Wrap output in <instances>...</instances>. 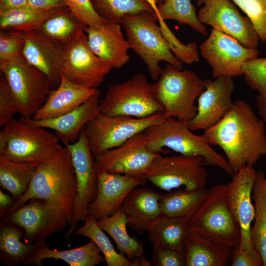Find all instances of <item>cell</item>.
I'll list each match as a JSON object with an SVG mask.
<instances>
[{
  "label": "cell",
  "mask_w": 266,
  "mask_h": 266,
  "mask_svg": "<svg viewBox=\"0 0 266 266\" xmlns=\"http://www.w3.org/2000/svg\"><path fill=\"white\" fill-rule=\"evenodd\" d=\"M265 123L250 104L238 100L221 121L202 134L211 146L221 148L235 173L244 166H253L266 155Z\"/></svg>",
  "instance_id": "6da1fadb"
},
{
  "label": "cell",
  "mask_w": 266,
  "mask_h": 266,
  "mask_svg": "<svg viewBox=\"0 0 266 266\" xmlns=\"http://www.w3.org/2000/svg\"><path fill=\"white\" fill-rule=\"evenodd\" d=\"M77 193L74 169L67 146H59L53 156L35 168L25 193L8 210L10 213L33 199L59 206L71 223Z\"/></svg>",
  "instance_id": "7a4b0ae2"
},
{
  "label": "cell",
  "mask_w": 266,
  "mask_h": 266,
  "mask_svg": "<svg viewBox=\"0 0 266 266\" xmlns=\"http://www.w3.org/2000/svg\"><path fill=\"white\" fill-rule=\"evenodd\" d=\"M147 149L155 153L164 152L167 147L187 156L201 157L206 166L218 167L233 176L227 159L213 149L203 134L197 135L188 122L175 118L164 119L143 132Z\"/></svg>",
  "instance_id": "3957f363"
},
{
  "label": "cell",
  "mask_w": 266,
  "mask_h": 266,
  "mask_svg": "<svg viewBox=\"0 0 266 266\" xmlns=\"http://www.w3.org/2000/svg\"><path fill=\"white\" fill-rule=\"evenodd\" d=\"M157 22L154 12L148 11L126 15L121 22L130 49L141 59L151 77L156 81L163 70L159 66L161 62H166L180 69L183 63L172 53Z\"/></svg>",
  "instance_id": "277c9868"
},
{
  "label": "cell",
  "mask_w": 266,
  "mask_h": 266,
  "mask_svg": "<svg viewBox=\"0 0 266 266\" xmlns=\"http://www.w3.org/2000/svg\"><path fill=\"white\" fill-rule=\"evenodd\" d=\"M56 134L13 119L0 131V155L36 168L50 159L59 146Z\"/></svg>",
  "instance_id": "5b68a950"
},
{
  "label": "cell",
  "mask_w": 266,
  "mask_h": 266,
  "mask_svg": "<svg viewBox=\"0 0 266 266\" xmlns=\"http://www.w3.org/2000/svg\"><path fill=\"white\" fill-rule=\"evenodd\" d=\"M157 98L164 108V119L188 122L196 115V100L205 88L204 80L194 72L168 64L155 83Z\"/></svg>",
  "instance_id": "8992f818"
},
{
  "label": "cell",
  "mask_w": 266,
  "mask_h": 266,
  "mask_svg": "<svg viewBox=\"0 0 266 266\" xmlns=\"http://www.w3.org/2000/svg\"><path fill=\"white\" fill-rule=\"evenodd\" d=\"M99 107L104 114L139 118L164 111L157 98L154 83L149 82L146 76L140 73L123 82L109 84L100 100Z\"/></svg>",
  "instance_id": "52a82bcc"
},
{
  "label": "cell",
  "mask_w": 266,
  "mask_h": 266,
  "mask_svg": "<svg viewBox=\"0 0 266 266\" xmlns=\"http://www.w3.org/2000/svg\"><path fill=\"white\" fill-rule=\"evenodd\" d=\"M188 229L233 248L239 244V225L233 215L226 196V185L207 191L199 208L188 221Z\"/></svg>",
  "instance_id": "ba28073f"
},
{
  "label": "cell",
  "mask_w": 266,
  "mask_h": 266,
  "mask_svg": "<svg viewBox=\"0 0 266 266\" xmlns=\"http://www.w3.org/2000/svg\"><path fill=\"white\" fill-rule=\"evenodd\" d=\"M0 70L17 102L19 113L32 118L44 103L52 89L48 77L23 55L0 62Z\"/></svg>",
  "instance_id": "9c48e42d"
},
{
  "label": "cell",
  "mask_w": 266,
  "mask_h": 266,
  "mask_svg": "<svg viewBox=\"0 0 266 266\" xmlns=\"http://www.w3.org/2000/svg\"><path fill=\"white\" fill-rule=\"evenodd\" d=\"M164 119L162 113L139 118L125 115L110 116L100 112L85 125L84 132L95 158L106 150L120 146Z\"/></svg>",
  "instance_id": "30bf717a"
},
{
  "label": "cell",
  "mask_w": 266,
  "mask_h": 266,
  "mask_svg": "<svg viewBox=\"0 0 266 266\" xmlns=\"http://www.w3.org/2000/svg\"><path fill=\"white\" fill-rule=\"evenodd\" d=\"M205 165L200 156H161L143 177L162 190L168 191L181 186L187 190L198 189L206 185L208 172Z\"/></svg>",
  "instance_id": "8fae6325"
},
{
  "label": "cell",
  "mask_w": 266,
  "mask_h": 266,
  "mask_svg": "<svg viewBox=\"0 0 266 266\" xmlns=\"http://www.w3.org/2000/svg\"><path fill=\"white\" fill-rule=\"evenodd\" d=\"M68 148L74 169L77 193L69 229L65 235L68 239L79 221L87 216L89 204L95 199L98 191V169L95 158L89 147L83 129L79 138L66 145Z\"/></svg>",
  "instance_id": "7c38bea8"
},
{
  "label": "cell",
  "mask_w": 266,
  "mask_h": 266,
  "mask_svg": "<svg viewBox=\"0 0 266 266\" xmlns=\"http://www.w3.org/2000/svg\"><path fill=\"white\" fill-rule=\"evenodd\" d=\"M200 48L215 78L242 75L244 63L260 54L257 48L245 47L234 37L213 29Z\"/></svg>",
  "instance_id": "4fadbf2b"
},
{
  "label": "cell",
  "mask_w": 266,
  "mask_h": 266,
  "mask_svg": "<svg viewBox=\"0 0 266 266\" xmlns=\"http://www.w3.org/2000/svg\"><path fill=\"white\" fill-rule=\"evenodd\" d=\"M30 201L8 213L5 222L20 228L31 243L45 239L69 225L66 215L59 206L42 199Z\"/></svg>",
  "instance_id": "5bb4252c"
},
{
  "label": "cell",
  "mask_w": 266,
  "mask_h": 266,
  "mask_svg": "<svg viewBox=\"0 0 266 266\" xmlns=\"http://www.w3.org/2000/svg\"><path fill=\"white\" fill-rule=\"evenodd\" d=\"M112 68L93 52L85 32L64 47L62 75L79 85L97 89Z\"/></svg>",
  "instance_id": "9a60e30c"
},
{
  "label": "cell",
  "mask_w": 266,
  "mask_h": 266,
  "mask_svg": "<svg viewBox=\"0 0 266 266\" xmlns=\"http://www.w3.org/2000/svg\"><path fill=\"white\" fill-rule=\"evenodd\" d=\"M202 4L197 14L201 23L234 37L245 47L257 48L260 40L253 23L232 0H203Z\"/></svg>",
  "instance_id": "2e32d148"
},
{
  "label": "cell",
  "mask_w": 266,
  "mask_h": 266,
  "mask_svg": "<svg viewBox=\"0 0 266 266\" xmlns=\"http://www.w3.org/2000/svg\"><path fill=\"white\" fill-rule=\"evenodd\" d=\"M160 154L149 150L143 132L133 136L120 146L95 157L98 170L144 177Z\"/></svg>",
  "instance_id": "e0dca14e"
},
{
  "label": "cell",
  "mask_w": 266,
  "mask_h": 266,
  "mask_svg": "<svg viewBox=\"0 0 266 266\" xmlns=\"http://www.w3.org/2000/svg\"><path fill=\"white\" fill-rule=\"evenodd\" d=\"M256 174L253 166H244L234 173L232 180L226 185L228 205L240 228L241 238L238 246L248 251L255 250L251 239V231L255 215L252 200Z\"/></svg>",
  "instance_id": "ac0fdd59"
},
{
  "label": "cell",
  "mask_w": 266,
  "mask_h": 266,
  "mask_svg": "<svg viewBox=\"0 0 266 266\" xmlns=\"http://www.w3.org/2000/svg\"><path fill=\"white\" fill-rule=\"evenodd\" d=\"M204 80L205 88L198 99L197 112L188 122L193 132L205 130L221 121L231 110L234 90L233 77L221 76Z\"/></svg>",
  "instance_id": "d6986e66"
},
{
  "label": "cell",
  "mask_w": 266,
  "mask_h": 266,
  "mask_svg": "<svg viewBox=\"0 0 266 266\" xmlns=\"http://www.w3.org/2000/svg\"><path fill=\"white\" fill-rule=\"evenodd\" d=\"M145 178L98 170V191L89 204L87 216L97 221L119 210L130 192L145 182Z\"/></svg>",
  "instance_id": "ffe728a7"
},
{
  "label": "cell",
  "mask_w": 266,
  "mask_h": 266,
  "mask_svg": "<svg viewBox=\"0 0 266 266\" xmlns=\"http://www.w3.org/2000/svg\"><path fill=\"white\" fill-rule=\"evenodd\" d=\"M25 33L23 56L48 77L52 89L57 88L61 79L64 47L39 31Z\"/></svg>",
  "instance_id": "44dd1931"
},
{
  "label": "cell",
  "mask_w": 266,
  "mask_h": 266,
  "mask_svg": "<svg viewBox=\"0 0 266 266\" xmlns=\"http://www.w3.org/2000/svg\"><path fill=\"white\" fill-rule=\"evenodd\" d=\"M100 91L98 89L96 92L81 105L57 117L34 120L32 118L21 116L20 119L30 126L55 131L60 140L66 146L76 141L87 123L100 112Z\"/></svg>",
  "instance_id": "7402d4cb"
},
{
  "label": "cell",
  "mask_w": 266,
  "mask_h": 266,
  "mask_svg": "<svg viewBox=\"0 0 266 266\" xmlns=\"http://www.w3.org/2000/svg\"><path fill=\"white\" fill-rule=\"evenodd\" d=\"M121 24L106 21L99 26L86 27L88 44L93 52L102 60L119 68L130 60V49L123 34Z\"/></svg>",
  "instance_id": "603a6c76"
},
{
  "label": "cell",
  "mask_w": 266,
  "mask_h": 266,
  "mask_svg": "<svg viewBox=\"0 0 266 266\" xmlns=\"http://www.w3.org/2000/svg\"><path fill=\"white\" fill-rule=\"evenodd\" d=\"M97 90L79 85L61 74L59 86L50 90L45 102L32 118L51 119L69 112L88 100Z\"/></svg>",
  "instance_id": "cb8c5ba5"
},
{
  "label": "cell",
  "mask_w": 266,
  "mask_h": 266,
  "mask_svg": "<svg viewBox=\"0 0 266 266\" xmlns=\"http://www.w3.org/2000/svg\"><path fill=\"white\" fill-rule=\"evenodd\" d=\"M161 194L149 189H133L121 208L127 226L139 234L147 232L150 226L161 216Z\"/></svg>",
  "instance_id": "d4e9b609"
},
{
  "label": "cell",
  "mask_w": 266,
  "mask_h": 266,
  "mask_svg": "<svg viewBox=\"0 0 266 266\" xmlns=\"http://www.w3.org/2000/svg\"><path fill=\"white\" fill-rule=\"evenodd\" d=\"M100 250L93 240L80 247L67 250L51 249L45 243V239L33 243L31 252L22 263L29 266H41L46 259L61 260L70 266H95L105 261L100 254Z\"/></svg>",
  "instance_id": "484cf974"
},
{
  "label": "cell",
  "mask_w": 266,
  "mask_h": 266,
  "mask_svg": "<svg viewBox=\"0 0 266 266\" xmlns=\"http://www.w3.org/2000/svg\"><path fill=\"white\" fill-rule=\"evenodd\" d=\"M233 249L188 230L184 246L186 266H225Z\"/></svg>",
  "instance_id": "4316f807"
},
{
  "label": "cell",
  "mask_w": 266,
  "mask_h": 266,
  "mask_svg": "<svg viewBox=\"0 0 266 266\" xmlns=\"http://www.w3.org/2000/svg\"><path fill=\"white\" fill-rule=\"evenodd\" d=\"M188 221L184 218L161 216L148 229V238L154 247L184 254Z\"/></svg>",
  "instance_id": "83f0119b"
},
{
  "label": "cell",
  "mask_w": 266,
  "mask_h": 266,
  "mask_svg": "<svg viewBox=\"0 0 266 266\" xmlns=\"http://www.w3.org/2000/svg\"><path fill=\"white\" fill-rule=\"evenodd\" d=\"M83 225L75 232L76 234L88 237L97 245L108 266H150L151 263L145 257L131 260L117 252L108 237L98 226L97 220L87 216Z\"/></svg>",
  "instance_id": "f1b7e54d"
},
{
  "label": "cell",
  "mask_w": 266,
  "mask_h": 266,
  "mask_svg": "<svg viewBox=\"0 0 266 266\" xmlns=\"http://www.w3.org/2000/svg\"><path fill=\"white\" fill-rule=\"evenodd\" d=\"M207 191L204 188L179 190L161 195V216L189 220L202 203Z\"/></svg>",
  "instance_id": "f546056e"
},
{
  "label": "cell",
  "mask_w": 266,
  "mask_h": 266,
  "mask_svg": "<svg viewBox=\"0 0 266 266\" xmlns=\"http://www.w3.org/2000/svg\"><path fill=\"white\" fill-rule=\"evenodd\" d=\"M252 200L255 215L251 227V239L254 248L262 257L263 266H266V174L261 170L257 171Z\"/></svg>",
  "instance_id": "4dcf8cb0"
},
{
  "label": "cell",
  "mask_w": 266,
  "mask_h": 266,
  "mask_svg": "<svg viewBox=\"0 0 266 266\" xmlns=\"http://www.w3.org/2000/svg\"><path fill=\"white\" fill-rule=\"evenodd\" d=\"M97 222L99 227L113 239L120 252L129 259L133 260L144 256L142 243L128 234L126 219L121 209Z\"/></svg>",
  "instance_id": "1f68e13d"
},
{
  "label": "cell",
  "mask_w": 266,
  "mask_h": 266,
  "mask_svg": "<svg viewBox=\"0 0 266 266\" xmlns=\"http://www.w3.org/2000/svg\"><path fill=\"white\" fill-rule=\"evenodd\" d=\"M86 28L65 7L48 18L38 31L64 47L84 32Z\"/></svg>",
  "instance_id": "d6a6232c"
},
{
  "label": "cell",
  "mask_w": 266,
  "mask_h": 266,
  "mask_svg": "<svg viewBox=\"0 0 266 266\" xmlns=\"http://www.w3.org/2000/svg\"><path fill=\"white\" fill-rule=\"evenodd\" d=\"M59 9L41 11L27 7L0 11V30L24 33L38 31L43 23Z\"/></svg>",
  "instance_id": "836d02e7"
},
{
  "label": "cell",
  "mask_w": 266,
  "mask_h": 266,
  "mask_svg": "<svg viewBox=\"0 0 266 266\" xmlns=\"http://www.w3.org/2000/svg\"><path fill=\"white\" fill-rule=\"evenodd\" d=\"M16 225L5 222L0 231V260L6 264L17 265L22 263L32 250L33 243L21 240L22 229Z\"/></svg>",
  "instance_id": "e575fe53"
},
{
  "label": "cell",
  "mask_w": 266,
  "mask_h": 266,
  "mask_svg": "<svg viewBox=\"0 0 266 266\" xmlns=\"http://www.w3.org/2000/svg\"><path fill=\"white\" fill-rule=\"evenodd\" d=\"M35 168L0 155V184L18 199L28 189Z\"/></svg>",
  "instance_id": "d590c367"
},
{
  "label": "cell",
  "mask_w": 266,
  "mask_h": 266,
  "mask_svg": "<svg viewBox=\"0 0 266 266\" xmlns=\"http://www.w3.org/2000/svg\"><path fill=\"white\" fill-rule=\"evenodd\" d=\"M163 20H174L180 25H188L196 32L204 35L207 34L204 25L199 20L196 9L191 0H165L158 5Z\"/></svg>",
  "instance_id": "8d00e7d4"
},
{
  "label": "cell",
  "mask_w": 266,
  "mask_h": 266,
  "mask_svg": "<svg viewBox=\"0 0 266 266\" xmlns=\"http://www.w3.org/2000/svg\"><path fill=\"white\" fill-rule=\"evenodd\" d=\"M96 11L108 21L121 24L126 15L154 12L145 0H91Z\"/></svg>",
  "instance_id": "74e56055"
},
{
  "label": "cell",
  "mask_w": 266,
  "mask_h": 266,
  "mask_svg": "<svg viewBox=\"0 0 266 266\" xmlns=\"http://www.w3.org/2000/svg\"><path fill=\"white\" fill-rule=\"evenodd\" d=\"M253 23L260 42L266 43V0H232Z\"/></svg>",
  "instance_id": "f35d334b"
},
{
  "label": "cell",
  "mask_w": 266,
  "mask_h": 266,
  "mask_svg": "<svg viewBox=\"0 0 266 266\" xmlns=\"http://www.w3.org/2000/svg\"><path fill=\"white\" fill-rule=\"evenodd\" d=\"M247 84L259 95L266 97V57L253 58L246 61L242 67Z\"/></svg>",
  "instance_id": "ab89813d"
},
{
  "label": "cell",
  "mask_w": 266,
  "mask_h": 266,
  "mask_svg": "<svg viewBox=\"0 0 266 266\" xmlns=\"http://www.w3.org/2000/svg\"><path fill=\"white\" fill-rule=\"evenodd\" d=\"M72 15L84 27L99 26L107 21L96 11L91 0H63Z\"/></svg>",
  "instance_id": "60d3db41"
},
{
  "label": "cell",
  "mask_w": 266,
  "mask_h": 266,
  "mask_svg": "<svg viewBox=\"0 0 266 266\" xmlns=\"http://www.w3.org/2000/svg\"><path fill=\"white\" fill-rule=\"evenodd\" d=\"M25 33L18 31H0V62L22 55Z\"/></svg>",
  "instance_id": "b9f144b4"
},
{
  "label": "cell",
  "mask_w": 266,
  "mask_h": 266,
  "mask_svg": "<svg viewBox=\"0 0 266 266\" xmlns=\"http://www.w3.org/2000/svg\"><path fill=\"white\" fill-rule=\"evenodd\" d=\"M19 113L17 102L4 76L0 77V126H3Z\"/></svg>",
  "instance_id": "7bdbcfd3"
},
{
  "label": "cell",
  "mask_w": 266,
  "mask_h": 266,
  "mask_svg": "<svg viewBox=\"0 0 266 266\" xmlns=\"http://www.w3.org/2000/svg\"><path fill=\"white\" fill-rule=\"evenodd\" d=\"M151 261L156 266H186L184 254L175 250L153 248Z\"/></svg>",
  "instance_id": "ee69618b"
},
{
  "label": "cell",
  "mask_w": 266,
  "mask_h": 266,
  "mask_svg": "<svg viewBox=\"0 0 266 266\" xmlns=\"http://www.w3.org/2000/svg\"><path fill=\"white\" fill-rule=\"evenodd\" d=\"M232 255V266H263L262 257L256 249L253 251H248L237 246L233 249Z\"/></svg>",
  "instance_id": "f6af8a7d"
},
{
  "label": "cell",
  "mask_w": 266,
  "mask_h": 266,
  "mask_svg": "<svg viewBox=\"0 0 266 266\" xmlns=\"http://www.w3.org/2000/svg\"><path fill=\"white\" fill-rule=\"evenodd\" d=\"M30 7L41 11H49L66 7L63 0H28Z\"/></svg>",
  "instance_id": "bcb514c9"
},
{
  "label": "cell",
  "mask_w": 266,
  "mask_h": 266,
  "mask_svg": "<svg viewBox=\"0 0 266 266\" xmlns=\"http://www.w3.org/2000/svg\"><path fill=\"white\" fill-rule=\"evenodd\" d=\"M27 7L28 0H0V12Z\"/></svg>",
  "instance_id": "7dc6e473"
},
{
  "label": "cell",
  "mask_w": 266,
  "mask_h": 266,
  "mask_svg": "<svg viewBox=\"0 0 266 266\" xmlns=\"http://www.w3.org/2000/svg\"><path fill=\"white\" fill-rule=\"evenodd\" d=\"M256 105L260 116L266 123V97L258 95L256 97Z\"/></svg>",
  "instance_id": "c3c4849f"
},
{
  "label": "cell",
  "mask_w": 266,
  "mask_h": 266,
  "mask_svg": "<svg viewBox=\"0 0 266 266\" xmlns=\"http://www.w3.org/2000/svg\"><path fill=\"white\" fill-rule=\"evenodd\" d=\"M11 198L6 194L0 190V214L4 213L6 209L8 210L12 205Z\"/></svg>",
  "instance_id": "681fc988"
},
{
  "label": "cell",
  "mask_w": 266,
  "mask_h": 266,
  "mask_svg": "<svg viewBox=\"0 0 266 266\" xmlns=\"http://www.w3.org/2000/svg\"><path fill=\"white\" fill-rule=\"evenodd\" d=\"M147 3L151 6L154 13L156 15L158 18L161 17L159 12L158 5L157 0H145Z\"/></svg>",
  "instance_id": "f907efd6"
},
{
  "label": "cell",
  "mask_w": 266,
  "mask_h": 266,
  "mask_svg": "<svg viewBox=\"0 0 266 266\" xmlns=\"http://www.w3.org/2000/svg\"><path fill=\"white\" fill-rule=\"evenodd\" d=\"M203 0H198L197 4V5L200 6L201 5L202 3V1Z\"/></svg>",
  "instance_id": "816d5d0a"
},
{
  "label": "cell",
  "mask_w": 266,
  "mask_h": 266,
  "mask_svg": "<svg viewBox=\"0 0 266 266\" xmlns=\"http://www.w3.org/2000/svg\"><path fill=\"white\" fill-rule=\"evenodd\" d=\"M165 0H157L158 1V5H160V4L162 3Z\"/></svg>",
  "instance_id": "f5cc1de1"
}]
</instances>
